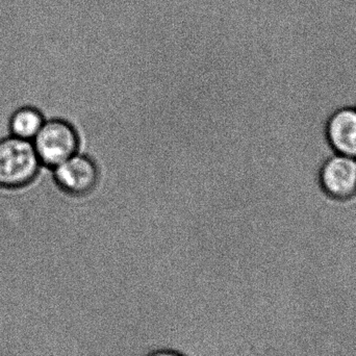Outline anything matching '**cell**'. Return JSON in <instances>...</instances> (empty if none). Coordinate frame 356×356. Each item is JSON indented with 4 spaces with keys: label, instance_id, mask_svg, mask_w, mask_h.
<instances>
[{
    "label": "cell",
    "instance_id": "6da1fadb",
    "mask_svg": "<svg viewBox=\"0 0 356 356\" xmlns=\"http://www.w3.org/2000/svg\"><path fill=\"white\" fill-rule=\"evenodd\" d=\"M42 164L33 142L10 137L0 140V186L22 188L31 184Z\"/></svg>",
    "mask_w": 356,
    "mask_h": 356
},
{
    "label": "cell",
    "instance_id": "7a4b0ae2",
    "mask_svg": "<svg viewBox=\"0 0 356 356\" xmlns=\"http://www.w3.org/2000/svg\"><path fill=\"white\" fill-rule=\"evenodd\" d=\"M33 144L41 164L56 168L76 154L79 137L70 123L54 119L45 121Z\"/></svg>",
    "mask_w": 356,
    "mask_h": 356
},
{
    "label": "cell",
    "instance_id": "3957f363",
    "mask_svg": "<svg viewBox=\"0 0 356 356\" xmlns=\"http://www.w3.org/2000/svg\"><path fill=\"white\" fill-rule=\"evenodd\" d=\"M322 192L334 201L351 200L356 197V160L334 154L326 159L319 170Z\"/></svg>",
    "mask_w": 356,
    "mask_h": 356
},
{
    "label": "cell",
    "instance_id": "277c9868",
    "mask_svg": "<svg viewBox=\"0 0 356 356\" xmlns=\"http://www.w3.org/2000/svg\"><path fill=\"white\" fill-rule=\"evenodd\" d=\"M54 169L56 184L68 194L83 196L97 184V167L87 156L74 154Z\"/></svg>",
    "mask_w": 356,
    "mask_h": 356
},
{
    "label": "cell",
    "instance_id": "5b68a950",
    "mask_svg": "<svg viewBox=\"0 0 356 356\" xmlns=\"http://www.w3.org/2000/svg\"><path fill=\"white\" fill-rule=\"evenodd\" d=\"M325 137L334 154L356 160V106L332 112L326 121Z\"/></svg>",
    "mask_w": 356,
    "mask_h": 356
},
{
    "label": "cell",
    "instance_id": "8992f818",
    "mask_svg": "<svg viewBox=\"0 0 356 356\" xmlns=\"http://www.w3.org/2000/svg\"><path fill=\"white\" fill-rule=\"evenodd\" d=\"M44 123L45 119L41 111L33 106H23L10 117L8 129L13 137L33 142Z\"/></svg>",
    "mask_w": 356,
    "mask_h": 356
},
{
    "label": "cell",
    "instance_id": "52a82bcc",
    "mask_svg": "<svg viewBox=\"0 0 356 356\" xmlns=\"http://www.w3.org/2000/svg\"><path fill=\"white\" fill-rule=\"evenodd\" d=\"M143 356H188L181 350L173 347H158V348L152 349L146 353Z\"/></svg>",
    "mask_w": 356,
    "mask_h": 356
}]
</instances>
